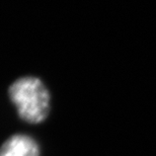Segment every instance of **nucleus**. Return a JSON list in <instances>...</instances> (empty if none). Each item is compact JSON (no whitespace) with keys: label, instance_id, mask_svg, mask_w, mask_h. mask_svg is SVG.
Segmentation results:
<instances>
[{"label":"nucleus","instance_id":"1","mask_svg":"<svg viewBox=\"0 0 156 156\" xmlns=\"http://www.w3.org/2000/svg\"><path fill=\"white\" fill-rule=\"evenodd\" d=\"M8 98L21 120L41 124L49 117L52 96L46 83L33 75L18 77L8 87Z\"/></svg>","mask_w":156,"mask_h":156},{"label":"nucleus","instance_id":"2","mask_svg":"<svg viewBox=\"0 0 156 156\" xmlns=\"http://www.w3.org/2000/svg\"><path fill=\"white\" fill-rule=\"evenodd\" d=\"M40 146L33 137L14 134L0 146V156H40Z\"/></svg>","mask_w":156,"mask_h":156}]
</instances>
